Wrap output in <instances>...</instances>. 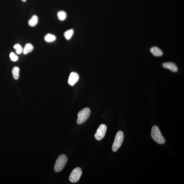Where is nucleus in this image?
Instances as JSON below:
<instances>
[{
  "label": "nucleus",
  "instance_id": "obj_1",
  "mask_svg": "<svg viewBox=\"0 0 184 184\" xmlns=\"http://www.w3.org/2000/svg\"><path fill=\"white\" fill-rule=\"evenodd\" d=\"M151 136L152 138L156 143L159 144L165 143V139L162 135L158 126H154L152 127Z\"/></svg>",
  "mask_w": 184,
  "mask_h": 184
},
{
  "label": "nucleus",
  "instance_id": "obj_2",
  "mask_svg": "<svg viewBox=\"0 0 184 184\" xmlns=\"http://www.w3.org/2000/svg\"><path fill=\"white\" fill-rule=\"evenodd\" d=\"M68 161L67 156L65 154H61L58 157L54 166V171L58 172L63 170Z\"/></svg>",
  "mask_w": 184,
  "mask_h": 184
},
{
  "label": "nucleus",
  "instance_id": "obj_3",
  "mask_svg": "<svg viewBox=\"0 0 184 184\" xmlns=\"http://www.w3.org/2000/svg\"><path fill=\"white\" fill-rule=\"evenodd\" d=\"M90 110L88 108H85L80 110L77 115V124H82L86 121L90 116Z\"/></svg>",
  "mask_w": 184,
  "mask_h": 184
},
{
  "label": "nucleus",
  "instance_id": "obj_4",
  "mask_svg": "<svg viewBox=\"0 0 184 184\" xmlns=\"http://www.w3.org/2000/svg\"><path fill=\"white\" fill-rule=\"evenodd\" d=\"M124 139L123 132L121 131L118 132L112 146V149L113 151L116 152L120 148L123 142Z\"/></svg>",
  "mask_w": 184,
  "mask_h": 184
},
{
  "label": "nucleus",
  "instance_id": "obj_5",
  "mask_svg": "<svg viewBox=\"0 0 184 184\" xmlns=\"http://www.w3.org/2000/svg\"><path fill=\"white\" fill-rule=\"evenodd\" d=\"M82 172L80 168L77 167L74 169L69 176V180L71 182L75 183L80 180Z\"/></svg>",
  "mask_w": 184,
  "mask_h": 184
},
{
  "label": "nucleus",
  "instance_id": "obj_6",
  "mask_svg": "<svg viewBox=\"0 0 184 184\" xmlns=\"http://www.w3.org/2000/svg\"><path fill=\"white\" fill-rule=\"evenodd\" d=\"M107 130V127L105 124L100 125L95 135V139L100 141L104 138Z\"/></svg>",
  "mask_w": 184,
  "mask_h": 184
},
{
  "label": "nucleus",
  "instance_id": "obj_7",
  "mask_svg": "<svg viewBox=\"0 0 184 184\" xmlns=\"http://www.w3.org/2000/svg\"><path fill=\"white\" fill-rule=\"evenodd\" d=\"M79 77L78 74L75 72H72L70 73L68 80L69 84L71 86H73L79 80Z\"/></svg>",
  "mask_w": 184,
  "mask_h": 184
},
{
  "label": "nucleus",
  "instance_id": "obj_8",
  "mask_svg": "<svg viewBox=\"0 0 184 184\" xmlns=\"http://www.w3.org/2000/svg\"><path fill=\"white\" fill-rule=\"evenodd\" d=\"M162 66L164 68L170 69L171 72H176L178 70L177 66L173 62H165L163 63Z\"/></svg>",
  "mask_w": 184,
  "mask_h": 184
},
{
  "label": "nucleus",
  "instance_id": "obj_9",
  "mask_svg": "<svg viewBox=\"0 0 184 184\" xmlns=\"http://www.w3.org/2000/svg\"><path fill=\"white\" fill-rule=\"evenodd\" d=\"M151 52L153 54L154 56H156V57H158V56H160L163 55L162 51H161L160 49L159 48L156 47H153L152 48L150 49Z\"/></svg>",
  "mask_w": 184,
  "mask_h": 184
},
{
  "label": "nucleus",
  "instance_id": "obj_10",
  "mask_svg": "<svg viewBox=\"0 0 184 184\" xmlns=\"http://www.w3.org/2000/svg\"><path fill=\"white\" fill-rule=\"evenodd\" d=\"M34 49V47L30 43L26 44L23 50L24 54H27L29 53L32 51Z\"/></svg>",
  "mask_w": 184,
  "mask_h": 184
},
{
  "label": "nucleus",
  "instance_id": "obj_11",
  "mask_svg": "<svg viewBox=\"0 0 184 184\" xmlns=\"http://www.w3.org/2000/svg\"><path fill=\"white\" fill-rule=\"evenodd\" d=\"M38 16L36 15H34L28 21V25L31 27L35 26L38 22Z\"/></svg>",
  "mask_w": 184,
  "mask_h": 184
},
{
  "label": "nucleus",
  "instance_id": "obj_12",
  "mask_svg": "<svg viewBox=\"0 0 184 184\" xmlns=\"http://www.w3.org/2000/svg\"><path fill=\"white\" fill-rule=\"evenodd\" d=\"M74 33V31L73 29H71L65 31L64 34V36L67 40H69L72 38Z\"/></svg>",
  "mask_w": 184,
  "mask_h": 184
},
{
  "label": "nucleus",
  "instance_id": "obj_13",
  "mask_svg": "<svg viewBox=\"0 0 184 184\" xmlns=\"http://www.w3.org/2000/svg\"><path fill=\"white\" fill-rule=\"evenodd\" d=\"M56 39V37L55 35L52 34H48L46 35L45 37V40L48 42H52L55 41Z\"/></svg>",
  "mask_w": 184,
  "mask_h": 184
},
{
  "label": "nucleus",
  "instance_id": "obj_14",
  "mask_svg": "<svg viewBox=\"0 0 184 184\" xmlns=\"http://www.w3.org/2000/svg\"><path fill=\"white\" fill-rule=\"evenodd\" d=\"M19 69L18 67H14L12 70V75L15 80L19 79Z\"/></svg>",
  "mask_w": 184,
  "mask_h": 184
},
{
  "label": "nucleus",
  "instance_id": "obj_15",
  "mask_svg": "<svg viewBox=\"0 0 184 184\" xmlns=\"http://www.w3.org/2000/svg\"><path fill=\"white\" fill-rule=\"evenodd\" d=\"M67 13L63 11H60L58 12L57 13L58 19L61 21L65 20L66 18V17H67Z\"/></svg>",
  "mask_w": 184,
  "mask_h": 184
},
{
  "label": "nucleus",
  "instance_id": "obj_16",
  "mask_svg": "<svg viewBox=\"0 0 184 184\" xmlns=\"http://www.w3.org/2000/svg\"><path fill=\"white\" fill-rule=\"evenodd\" d=\"M14 48L16 50L17 54H19L23 51V48L19 44H16L14 46Z\"/></svg>",
  "mask_w": 184,
  "mask_h": 184
},
{
  "label": "nucleus",
  "instance_id": "obj_17",
  "mask_svg": "<svg viewBox=\"0 0 184 184\" xmlns=\"http://www.w3.org/2000/svg\"><path fill=\"white\" fill-rule=\"evenodd\" d=\"M10 57L12 61H16L18 60V57L13 52H11L10 54Z\"/></svg>",
  "mask_w": 184,
  "mask_h": 184
},
{
  "label": "nucleus",
  "instance_id": "obj_18",
  "mask_svg": "<svg viewBox=\"0 0 184 184\" xmlns=\"http://www.w3.org/2000/svg\"><path fill=\"white\" fill-rule=\"evenodd\" d=\"M21 1L23 2H25L26 1V0H21Z\"/></svg>",
  "mask_w": 184,
  "mask_h": 184
}]
</instances>
